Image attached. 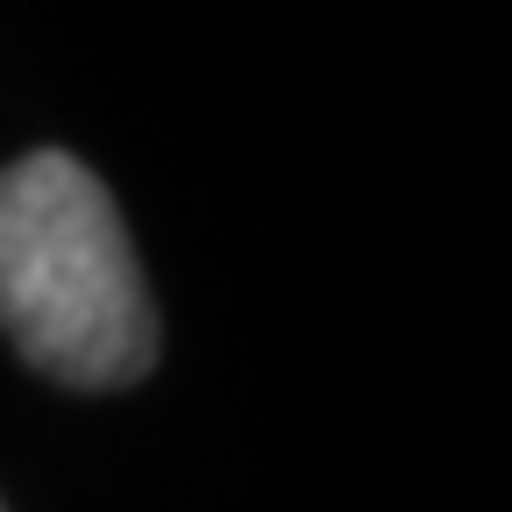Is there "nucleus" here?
I'll return each instance as SVG.
<instances>
[{
    "label": "nucleus",
    "mask_w": 512,
    "mask_h": 512,
    "mask_svg": "<svg viewBox=\"0 0 512 512\" xmlns=\"http://www.w3.org/2000/svg\"><path fill=\"white\" fill-rule=\"evenodd\" d=\"M0 335L72 392H128L157 370L136 242L72 150H29L0 171Z\"/></svg>",
    "instance_id": "nucleus-1"
}]
</instances>
